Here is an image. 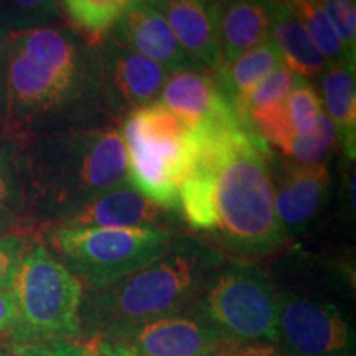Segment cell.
Segmentation results:
<instances>
[{"mask_svg": "<svg viewBox=\"0 0 356 356\" xmlns=\"http://www.w3.org/2000/svg\"><path fill=\"white\" fill-rule=\"evenodd\" d=\"M8 58V32L0 25V99L6 92V74Z\"/></svg>", "mask_w": 356, "mask_h": 356, "instance_id": "obj_35", "label": "cell"}, {"mask_svg": "<svg viewBox=\"0 0 356 356\" xmlns=\"http://www.w3.org/2000/svg\"><path fill=\"white\" fill-rule=\"evenodd\" d=\"M60 17V0H0V25L10 32L42 29Z\"/></svg>", "mask_w": 356, "mask_h": 356, "instance_id": "obj_27", "label": "cell"}, {"mask_svg": "<svg viewBox=\"0 0 356 356\" xmlns=\"http://www.w3.org/2000/svg\"><path fill=\"white\" fill-rule=\"evenodd\" d=\"M29 243L20 233H0V291H12Z\"/></svg>", "mask_w": 356, "mask_h": 356, "instance_id": "obj_31", "label": "cell"}, {"mask_svg": "<svg viewBox=\"0 0 356 356\" xmlns=\"http://www.w3.org/2000/svg\"><path fill=\"white\" fill-rule=\"evenodd\" d=\"M8 44L63 81L76 83L79 55L70 35L51 26L8 32Z\"/></svg>", "mask_w": 356, "mask_h": 356, "instance_id": "obj_20", "label": "cell"}, {"mask_svg": "<svg viewBox=\"0 0 356 356\" xmlns=\"http://www.w3.org/2000/svg\"><path fill=\"white\" fill-rule=\"evenodd\" d=\"M12 292L15 323L10 340L17 350L83 340L84 287L47 246H29Z\"/></svg>", "mask_w": 356, "mask_h": 356, "instance_id": "obj_5", "label": "cell"}, {"mask_svg": "<svg viewBox=\"0 0 356 356\" xmlns=\"http://www.w3.org/2000/svg\"><path fill=\"white\" fill-rule=\"evenodd\" d=\"M92 341L99 350L140 356H239L244 353L228 343L193 307L167 317L106 332Z\"/></svg>", "mask_w": 356, "mask_h": 356, "instance_id": "obj_9", "label": "cell"}, {"mask_svg": "<svg viewBox=\"0 0 356 356\" xmlns=\"http://www.w3.org/2000/svg\"><path fill=\"white\" fill-rule=\"evenodd\" d=\"M225 257L197 236H180L165 254L136 273L86 291L81 307L83 340L188 310Z\"/></svg>", "mask_w": 356, "mask_h": 356, "instance_id": "obj_2", "label": "cell"}, {"mask_svg": "<svg viewBox=\"0 0 356 356\" xmlns=\"http://www.w3.org/2000/svg\"><path fill=\"white\" fill-rule=\"evenodd\" d=\"M289 115H291L293 129L297 132L305 131L312 126L315 118L323 111L322 99H320L317 91L310 86L309 81L299 79L286 99Z\"/></svg>", "mask_w": 356, "mask_h": 356, "instance_id": "obj_29", "label": "cell"}, {"mask_svg": "<svg viewBox=\"0 0 356 356\" xmlns=\"http://www.w3.org/2000/svg\"><path fill=\"white\" fill-rule=\"evenodd\" d=\"M97 350V356H140V355H132V353H124V351H111V350Z\"/></svg>", "mask_w": 356, "mask_h": 356, "instance_id": "obj_37", "label": "cell"}, {"mask_svg": "<svg viewBox=\"0 0 356 356\" xmlns=\"http://www.w3.org/2000/svg\"><path fill=\"white\" fill-rule=\"evenodd\" d=\"M114 40L172 73L202 68L186 55L167 20L149 0H134L114 26Z\"/></svg>", "mask_w": 356, "mask_h": 356, "instance_id": "obj_11", "label": "cell"}, {"mask_svg": "<svg viewBox=\"0 0 356 356\" xmlns=\"http://www.w3.org/2000/svg\"><path fill=\"white\" fill-rule=\"evenodd\" d=\"M332 177L325 163L297 165L274 186L275 213L289 241L305 233L323 210Z\"/></svg>", "mask_w": 356, "mask_h": 356, "instance_id": "obj_12", "label": "cell"}, {"mask_svg": "<svg viewBox=\"0 0 356 356\" xmlns=\"http://www.w3.org/2000/svg\"><path fill=\"white\" fill-rule=\"evenodd\" d=\"M280 63H282L280 53L273 40L269 38L257 47L239 53L228 63L221 65L215 76L222 95L228 97L231 104H234L239 97L246 95L249 89L277 68Z\"/></svg>", "mask_w": 356, "mask_h": 356, "instance_id": "obj_22", "label": "cell"}, {"mask_svg": "<svg viewBox=\"0 0 356 356\" xmlns=\"http://www.w3.org/2000/svg\"><path fill=\"white\" fill-rule=\"evenodd\" d=\"M134 0H61L66 15L92 44H99Z\"/></svg>", "mask_w": 356, "mask_h": 356, "instance_id": "obj_23", "label": "cell"}, {"mask_svg": "<svg viewBox=\"0 0 356 356\" xmlns=\"http://www.w3.org/2000/svg\"><path fill=\"white\" fill-rule=\"evenodd\" d=\"M299 79L300 78L296 73H292L286 65L280 63L277 68L270 71L267 76L262 78L259 83L249 89L246 95L234 102L233 108L236 114L243 121L248 111L259 108V106L270 104V102L287 99L289 92L292 91Z\"/></svg>", "mask_w": 356, "mask_h": 356, "instance_id": "obj_28", "label": "cell"}, {"mask_svg": "<svg viewBox=\"0 0 356 356\" xmlns=\"http://www.w3.org/2000/svg\"><path fill=\"white\" fill-rule=\"evenodd\" d=\"M277 284L279 322L274 351L284 356H355L356 327L348 293L332 286Z\"/></svg>", "mask_w": 356, "mask_h": 356, "instance_id": "obj_8", "label": "cell"}, {"mask_svg": "<svg viewBox=\"0 0 356 356\" xmlns=\"http://www.w3.org/2000/svg\"><path fill=\"white\" fill-rule=\"evenodd\" d=\"M104 76L114 99L136 111L159 101L168 74L154 60L113 40L104 53Z\"/></svg>", "mask_w": 356, "mask_h": 356, "instance_id": "obj_13", "label": "cell"}, {"mask_svg": "<svg viewBox=\"0 0 356 356\" xmlns=\"http://www.w3.org/2000/svg\"><path fill=\"white\" fill-rule=\"evenodd\" d=\"M180 213L186 225L197 233L211 236L218 226L216 181L213 159L204 145L198 126V147L193 162L180 184Z\"/></svg>", "mask_w": 356, "mask_h": 356, "instance_id": "obj_18", "label": "cell"}, {"mask_svg": "<svg viewBox=\"0 0 356 356\" xmlns=\"http://www.w3.org/2000/svg\"><path fill=\"white\" fill-rule=\"evenodd\" d=\"M269 38L277 47L282 63L305 81L327 68L328 61L310 40L289 0H274Z\"/></svg>", "mask_w": 356, "mask_h": 356, "instance_id": "obj_19", "label": "cell"}, {"mask_svg": "<svg viewBox=\"0 0 356 356\" xmlns=\"http://www.w3.org/2000/svg\"><path fill=\"white\" fill-rule=\"evenodd\" d=\"M200 129L216 181L218 226L208 243L228 261L256 262L282 252L291 241L275 213L269 147L238 114Z\"/></svg>", "mask_w": 356, "mask_h": 356, "instance_id": "obj_1", "label": "cell"}, {"mask_svg": "<svg viewBox=\"0 0 356 356\" xmlns=\"http://www.w3.org/2000/svg\"><path fill=\"white\" fill-rule=\"evenodd\" d=\"M22 204V193L15 167L12 160L0 147V213L7 215L17 211Z\"/></svg>", "mask_w": 356, "mask_h": 356, "instance_id": "obj_32", "label": "cell"}, {"mask_svg": "<svg viewBox=\"0 0 356 356\" xmlns=\"http://www.w3.org/2000/svg\"><path fill=\"white\" fill-rule=\"evenodd\" d=\"M0 356H3V355H2V351H0Z\"/></svg>", "mask_w": 356, "mask_h": 356, "instance_id": "obj_39", "label": "cell"}, {"mask_svg": "<svg viewBox=\"0 0 356 356\" xmlns=\"http://www.w3.org/2000/svg\"><path fill=\"white\" fill-rule=\"evenodd\" d=\"M15 356H97V350L92 340H78L22 348Z\"/></svg>", "mask_w": 356, "mask_h": 356, "instance_id": "obj_33", "label": "cell"}, {"mask_svg": "<svg viewBox=\"0 0 356 356\" xmlns=\"http://www.w3.org/2000/svg\"><path fill=\"white\" fill-rule=\"evenodd\" d=\"M172 211L142 197L131 185L115 186L63 218L73 228H170Z\"/></svg>", "mask_w": 356, "mask_h": 356, "instance_id": "obj_10", "label": "cell"}, {"mask_svg": "<svg viewBox=\"0 0 356 356\" xmlns=\"http://www.w3.org/2000/svg\"><path fill=\"white\" fill-rule=\"evenodd\" d=\"M241 356H284L274 350H248Z\"/></svg>", "mask_w": 356, "mask_h": 356, "instance_id": "obj_36", "label": "cell"}, {"mask_svg": "<svg viewBox=\"0 0 356 356\" xmlns=\"http://www.w3.org/2000/svg\"><path fill=\"white\" fill-rule=\"evenodd\" d=\"M243 122L267 147L273 145L284 155H289L296 129H293L292 119L289 115L286 99L248 111L243 118Z\"/></svg>", "mask_w": 356, "mask_h": 356, "instance_id": "obj_24", "label": "cell"}, {"mask_svg": "<svg viewBox=\"0 0 356 356\" xmlns=\"http://www.w3.org/2000/svg\"><path fill=\"white\" fill-rule=\"evenodd\" d=\"M73 88V84L63 81L8 44L6 97L13 114L32 115L55 108L66 99Z\"/></svg>", "mask_w": 356, "mask_h": 356, "instance_id": "obj_15", "label": "cell"}, {"mask_svg": "<svg viewBox=\"0 0 356 356\" xmlns=\"http://www.w3.org/2000/svg\"><path fill=\"white\" fill-rule=\"evenodd\" d=\"M338 40L351 60L356 56V7L355 0H320Z\"/></svg>", "mask_w": 356, "mask_h": 356, "instance_id": "obj_30", "label": "cell"}, {"mask_svg": "<svg viewBox=\"0 0 356 356\" xmlns=\"http://www.w3.org/2000/svg\"><path fill=\"white\" fill-rule=\"evenodd\" d=\"M159 101L193 126L236 114L233 104L222 95L216 76L198 70H181L168 74Z\"/></svg>", "mask_w": 356, "mask_h": 356, "instance_id": "obj_16", "label": "cell"}, {"mask_svg": "<svg viewBox=\"0 0 356 356\" xmlns=\"http://www.w3.org/2000/svg\"><path fill=\"white\" fill-rule=\"evenodd\" d=\"M167 20L177 42L202 68L216 73L222 65L211 0H149Z\"/></svg>", "mask_w": 356, "mask_h": 356, "instance_id": "obj_14", "label": "cell"}, {"mask_svg": "<svg viewBox=\"0 0 356 356\" xmlns=\"http://www.w3.org/2000/svg\"><path fill=\"white\" fill-rule=\"evenodd\" d=\"M289 3L299 17L310 40L328 63H337V61H353L355 63V60H351L343 44L338 40L330 20L325 15L320 0H289Z\"/></svg>", "mask_w": 356, "mask_h": 356, "instance_id": "obj_25", "label": "cell"}, {"mask_svg": "<svg viewBox=\"0 0 356 356\" xmlns=\"http://www.w3.org/2000/svg\"><path fill=\"white\" fill-rule=\"evenodd\" d=\"M32 178L38 193L63 207L66 216L97 195L127 184L121 132L88 129L47 140L33 154Z\"/></svg>", "mask_w": 356, "mask_h": 356, "instance_id": "obj_3", "label": "cell"}, {"mask_svg": "<svg viewBox=\"0 0 356 356\" xmlns=\"http://www.w3.org/2000/svg\"><path fill=\"white\" fill-rule=\"evenodd\" d=\"M3 213H0V233H3Z\"/></svg>", "mask_w": 356, "mask_h": 356, "instance_id": "obj_38", "label": "cell"}, {"mask_svg": "<svg viewBox=\"0 0 356 356\" xmlns=\"http://www.w3.org/2000/svg\"><path fill=\"white\" fill-rule=\"evenodd\" d=\"M15 323V297L12 291H0V337L12 332Z\"/></svg>", "mask_w": 356, "mask_h": 356, "instance_id": "obj_34", "label": "cell"}, {"mask_svg": "<svg viewBox=\"0 0 356 356\" xmlns=\"http://www.w3.org/2000/svg\"><path fill=\"white\" fill-rule=\"evenodd\" d=\"M325 114L337 129L348 157L356 154V71L353 61L328 63L322 76Z\"/></svg>", "mask_w": 356, "mask_h": 356, "instance_id": "obj_21", "label": "cell"}, {"mask_svg": "<svg viewBox=\"0 0 356 356\" xmlns=\"http://www.w3.org/2000/svg\"><path fill=\"white\" fill-rule=\"evenodd\" d=\"M177 238L172 228L58 226L48 241L84 291H99L159 259Z\"/></svg>", "mask_w": 356, "mask_h": 356, "instance_id": "obj_7", "label": "cell"}, {"mask_svg": "<svg viewBox=\"0 0 356 356\" xmlns=\"http://www.w3.org/2000/svg\"><path fill=\"white\" fill-rule=\"evenodd\" d=\"M121 136L129 185L159 207L178 213V191L197 152L198 126L155 101L127 114Z\"/></svg>", "mask_w": 356, "mask_h": 356, "instance_id": "obj_4", "label": "cell"}, {"mask_svg": "<svg viewBox=\"0 0 356 356\" xmlns=\"http://www.w3.org/2000/svg\"><path fill=\"white\" fill-rule=\"evenodd\" d=\"M274 0H211L222 65L269 40Z\"/></svg>", "mask_w": 356, "mask_h": 356, "instance_id": "obj_17", "label": "cell"}, {"mask_svg": "<svg viewBox=\"0 0 356 356\" xmlns=\"http://www.w3.org/2000/svg\"><path fill=\"white\" fill-rule=\"evenodd\" d=\"M193 309L236 348H275L279 289L270 273L256 262L225 259Z\"/></svg>", "mask_w": 356, "mask_h": 356, "instance_id": "obj_6", "label": "cell"}, {"mask_svg": "<svg viewBox=\"0 0 356 356\" xmlns=\"http://www.w3.org/2000/svg\"><path fill=\"white\" fill-rule=\"evenodd\" d=\"M337 140V129L325 111H322L310 127L293 136L289 157L296 160L297 165L322 163V160L332 152Z\"/></svg>", "mask_w": 356, "mask_h": 356, "instance_id": "obj_26", "label": "cell"}, {"mask_svg": "<svg viewBox=\"0 0 356 356\" xmlns=\"http://www.w3.org/2000/svg\"><path fill=\"white\" fill-rule=\"evenodd\" d=\"M241 355H243V353H241ZM241 355H239V356H241Z\"/></svg>", "mask_w": 356, "mask_h": 356, "instance_id": "obj_40", "label": "cell"}]
</instances>
